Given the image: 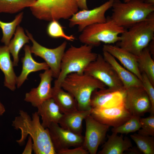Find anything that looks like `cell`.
I'll list each match as a JSON object with an SVG mask.
<instances>
[{"mask_svg":"<svg viewBox=\"0 0 154 154\" xmlns=\"http://www.w3.org/2000/svg\"><path fill=\"white\" fill-rule=\"evenodd\" d=\"M85 120L86 131L82 145L89 153L96 154L110 126L97 121L90 114Z\"/></svg>","mask_w":154,"mask_h":154,"instance_id":"cell-11","label":"cell"},{"mask_svg":"<svg viewBox=\"0 0 154 154\" xmlns=\"http://www.w3.org/2000/svg\"><path fill=\"white\" fill-rule=\"evenodd\" d=\"M92 109L84 111L78 110L63 114L58 124L65 129L77 134L81 135L83 121L91 114Z\"/></svg>","mask_w":154,"mask_h":154,"instance_id":"cell-21","label":"cell"},{"mask_svg":"<svg viewBox=\"0 0 154 154\" xmlns=\"http://www.w3.org/2000/svg\"><path fill=\"white\" fill-rule=\"evenodd\" d=\"M140 118L132 115L130 119L123 124L117 127H113L112 131L117 134H127L138 131L141 128Z\"/></svg>","mask_w":154,"mask_h":154,"instance_id":"cell-30","label":"cell"},{"mask_svg":"<svg viewBox=\"0 0 154 154\" xmlns=\"http://www.w3.org/2000/svg\"><path fill=\"white\" fill-rule=\"evenodd\" d=\"M37 108V112L41 117V124L46 128L52 123H58L63 115L52 98L45 101Z\"/></svg>","mask_w":154,"mask_h":154,"instance_id":"cell-20","label":"cell"},{"mask_svg":"<svg viewBox=\"0 0 154 154\" xmlns=\"http://www.w3.org/2000/svg\"><path fill=\"white\" fill-rule=\"evenodd\" d=\"M48 128L57 154L62 150L82 145L84 137L82 134H77L65 129L56 123H52Z\"/></svg>","mask_w":154,"mask_h":154,"instance_id":"cell-13","label":"cell"},{"mask_svg":"<svg viewBox=\"0 0 154 154\" xmlns=\"http://www.w3.org/2000/svg\"><path fill=\"white\" fill-rule=\"evenodd\" d=\"M103 56L114 68L125 89L133 86H142L141 81L134 74L121 66L111 54L103 51Z\"/></svg>","mask_w":154,"mask_h":154,"instance_id":"cell-22","label":"cell"},{"mask_svg":"<svg viewBox=\"0 0 154 154\" xmlns=\"http://www.w3.org/2000/svg\"><path fill=\"white\" fill-rule=\"evenodd\" d=\"M137 56L138 66L140 72L141 73H144L154 86V61L148 47L144 48Z\"/></svg>","mask_w":154,"mask_h":154,"instance_id":"cell-26","label":"cell"},{"mask_svg":"<svg viewBox=\"0 0 154 154\" xmlns=\"http://www.w3.org/2000/svg\"><path fill=\"white\" fill-rule=\"evenodd\" d=\"M141 74L142 86L148 95L151 103L150 115H154V86L144 73H142Z\"/></svg>","mask_w":154,"mask_h":154,"instance_id":"cell-33","label":"cell"},{"mask_svg":"<svg viewBox=\"0 0 154 154\" xmlns=\"http://www.w3.org/2000/svg\"><path fill=\"white\" fill-rule=\"evenodd\" d=\"M61 87L72 94L76 101L78 110H91L90 102L93 92L106 88L98 80L88 74L73 73L68 75L62 81Z\"/></svg>","mask_w":154,"mask_h":154,"instance_id":"cell-2","label":"cell"},{"mask_svg":"<svg viewBox=\"0 0 154 154\" xmlns=\"http://www.w3.org/2000/svg\"><path fill=\"white\" fill-rule=\"evenodd\" d=\"M145 0H130L122 2L114 0L110 18L119 26L126 29L146 19L154 12V5Z\"/></svg>","mask_w":154,"mask_h":154,"instance_id":"cell-4","label":"cell"},{"mask_svg":"<svg viewBox=\"0 0 154 154\" xmlns=\"http://www.w3.org/2000/svg\"><path fill=\"white\" fill-rule=\"evenodd\" d=\"M8 46H0V69L4 76V85L12 91L16 88V76L13 69Z\"/></svg>","mask_w":154,"mask_h":154,"instance_id":"cell-19","label":"cell"},{"mask_svg":"<svg viewBox=\"0 0 154 154\" xmlns=\"http://www.w3.org/2000/svg\"><path fill=\"white\" fill-rule=\"evenodd\" d=\"M89 153L82 145L76 147L75 148H68L59 151L58 154H88Z\"/></svg>","mask_w":154,"mask_h":154,"instance_id":"cell-34","label":"cell"},{"mask_svg":"<svg viewBox=\"0 0 154 154\" xmlns=\"http://www.w3.org/2000/svg\"><path fill=\"white\" fill-rule=\"evenodd\" d=\"M5 111V107L0 101V117L3 115Z\"/></svg>","mask_w":154,"mask_h":154,"instance_id":"cell-37","label":"cell"},{"mask_svg":"<svg viewBox=\"0 0 154 154\" xmlns=\"http://www.w3.org/2000/svg\"><path fill=\"white\" fill-rule=\"evenodd\" d=\"M26 32L32 43L30 47L31 53L45 60L52 72L53 77L57 79L60 72L61 62L67 46V42H63L55 48H48L37 42L27 30H26Z\"/></svg>","mask_w":154,"mask_h":154,"instance_id":"cell-9","label":"cell"},{"mask_svg":"<svg viewBox=\"0 0 154 154\" xmlns=\"http://www.w3.org/2000/svg\"><path fill=\"white\" fill-rule=\"evenodd\" d=\"M29 8L36 18L49 21L69 19L79 8L77 0H37Z\"/></svg>","mask_w":154,"mask_h":154,"instance_id":"cell-6","label":"cell"},{"mask_svg":"<svg viewBox=\"0 0 154 154\" xmlns=\"http://www.w3.org/2000/svg\"><path fill=\"white\" fill-rule=\"evenodd\" d=\"M145 1L147 3L154 5V0H145Z\"/></svg>","mask_w":154,"mask_h":154,"instance_id":"cell-38","label":"cell"},{"mask_svg":"<svg viewBox=\"0 0 154 154\" xmlns=\"http://www.w3.org/2000/svg\"><path fill=\"white\" fill-rule=\"evenodd\" d=\"M24 13L21 12L16 16L14 19L10 22H5L0 20V27L3 33L1 42L8 46L14 35L16 28L22 21Z\"/></svg>","mask_w":154,"mask_h":154,"instance_id":"cell-28","label":"cell"},{"mask_svg":"<svg viewBox=\"0 0 154 154\" xmlns=\"http://www.w3.org/2000/svg\"><path fill=\"white\" fill-rule=\"evenodd\" d=\"M108 139L103 146L98 154H123V152L132 147L130 139L127 137L124 138L123 134L119 136L112 132L108 135Z\"/></svg>","mask_w":154,"mask_h":154,"instance_id":"cell-23","label":"cell"},{"mask_svg":"<svg viewBox=\"0 0 154 154\" xmlns=\"http://www.w3.org/2000/svg\"><path fill=\"white\" fill-rule=\"evenodd\" d=\"M79 8L81 10L88 9L87 0H77Z\"/></svg>","mask_w":154,"mask_h":154,"instance_id":"cell-36","label":"cell"},{"mask_svg":"<svg viewBox=\"0 0 154 154\" xmlns=\"http://www.w3.org/2000/svg\"><path fill=\"white\" fill-rule=\"evenodd\" d=\"M90 115L99 122L113 127L121 125L132 116L124 105L108 108H92Z\"/></svg>","mask_w":154,"mask_h":154,"instance_id":"cell-14","label":"cell"},{"mask_svg":"<svg viewBox=\"0 0 154 154\" xmlns=\"http://www.w3.org/2000/svg\"><path fill=\"white\" fill-rule=\"evenodd\" d=\"M12 126L16 129L20 130L21 136L17 142L22 145L28 135L32 138L33 151L36 154H56L48 129L44 128L40 121L37 112L31 117L23 110L19 111V115L13 121Z\"/></svg>","mask_w":154,"mask_h":154,"instance_id":"cell-1","label":"cell"},{"mask_svg":"<svg viewBox=\"0 0 154 154\" xmlns=\"http://www.w3.org/2000/svg\"><path fill=\"white\" fill-rule=\"evenodd\" d=\"M33 150V144L31 138L29 136L26 145L23 153V154H31Z\"/></svg>","mask_w":154,"mask_h":154,"instance_id":"cell-35","label":"cell"},{"mask_svg":"<svg viewBox=\"0 0 154 154\" xmlns=\"http://www.w3.org/2000/svg\"><path fill=\"white\" fill-rule=\"evenodd\" d=\"M119 36L117 45L138 56L154 39V13L132 25Z\"/></svg>","mask_w":154,"mask_h":154,"instance_id":"cell-3","label":"cell"},{"mask_svg":"<svg viewBox=\"0 0 154 154\" xmlns=\"http://www.w3.org/2000/svg\"><path fill=\"white\" fill-rule=\"evenodd\" d=\"M130 0H124V2H127L128 1H130Z\"/></svg>","mask_w":154,"mask_h":154,"instance_id":"cell-39","label":"cell"},{"mask_svg":"<svg viewBox=\"0 0 154 154\" xmlns=\"http://www.w3.org/2000/svg\"><path fill=\"white\" fill-rule=\"evenodd\" d=\"M93 47L84 44L79 47L71 45L65 51L60 65V71L55 81L54 86L61 87V84L68 74H82L87 66L96 58L98 54L92 51Z\"/></svg>","mask_w":154,"mask_h":154,"instance_id":"cell-5","label":"cell"},{"mask_svg":"<svg viewBox=\"0 0 154 154\" xmlns=\"http://www.w3.org/2000/svg\"><path fill=\"white\" fill-rule=\"evenodd\" d=\"M130 137L136 144L139 150L144 154H154L153 136L134 133Z\"/></svg>","mask_w":154,"mask_h":154,"instance_id":"cell-29","label":"cell"},{"mask_svg":"<svg viewBox=\"0 0 154 154\" xmlns=\"http://www.w3.org/2000/svg\"><path fill=\"white\" fill-rule=\"evenodd\" d=\"M124 105L132 115L140 117L150 112L151 103L143 86H133L125 89Z\"/></svg>","mask_w":154,"mask_h":154,"instance_id":"cell-12","label":"cell"},{"mask_svg":"<svg viewBox=\"0 0 154 154\" xmlns=\"http://www.w3.org/2000/svg\"><path fill=\"white\" fill-rule=\"evenodd\" d=\"M125 90H117L106 88L94 91L91 95L92 108H108L124 106Z\"/></svg>","mask_w":154,"mask_h":154,"instance_id":"cell-15","label":"cell"},{"mask_svg":"<svg viewBox=\"0 0 154 154\" xmlns=\"http://www.w3.org/2000/svg\"><path fill=\"white\" fill-rule=\"evenodd\" d=\"M37 0H0V13L11 14L30 7Z\"/></svg>","mask_w":154,"mask_h":154,"instance_id":"cell-27","label":"cell"},{"mask_svg":"<svg viewBox=\"0 0 154 154\" xmlns=\"http://www.w3.org/2000/svg\"><path fill=\"white\" fill-rule=\"evenodd\" d=\"M103 51H106L117 59L127 70L141 81L142 74L138 66V56L117 45L105 44Z\"/></svg>","mask_w":154,"mask_h":154,"instance_id":"cell-17","label":"cell"},{"mask_svg":"<svg viewBox=\"0 0 154 154\" xmlns=\"http://www.w3.org/2000/svg\"><path fill=\"white\" fill-rule=\"evenodd\" d=\"M84 73L98 80L109 89L120 91L125 90L114 68L100 54L87 66Z\"/></svg>","mask_w":154,"mask_h":154,"instance_id":"cell-8","label":"cell"},{"mask_svg":"<svg viewBox=\"0 0 154 154\" xmlns=\"http://www.w3.org/2000/svg\"><path fill=\"white\" fill-rule=\"evenodd\" d=\"M52 98L63 114L78 110L77 103L74 98L61 87L52 88Z\"/></svg>","mask_w":154,"mask_h":154,"instance_id":"cell-24","label":"cell"},{"mask_svg":"<svg viewBox=\"0 0 154 154\" xmlns=\"http://www.w3.org/2000/svg\"><path fill=\"white\" fill-rule=\"evenodd\" d=\"M39 76L40 81L38 86L27 93L24 99L25 101L36 108L52 97L51 82L53 76L52 71L49 68L46 70L39 74Z\"/></svg>","mask_w":154,"mask_h":154,"instance_id":"cell-16","label":"cell"},{"mask_svg":"<svg viewBox=\"0 0 154 154\" xmlns=\"http://www.w3.org/2000/svg\"><path fill=\"white\" fill-rule=\"evenodd\" d=\"M58 21L53 20L50 21L46 28L48 35L52 38H62L70 41H74L75 39V37L72 35H66L63 27Z\"/></svg>","mask_w":154,"mask_h":154,"instance_id":"cell-31","label":"cell"},{"mask_svg":"<svg viewBox=\"0 0 154 154\" xmlns=\"http://www.w3.org/2000/svg\"><path fill=\"white\" fill-rule=\"evenodd\" d=\"M30 39L26 35L23 28L18 26L14 34V37L8 45L10 53L13 58L14 66L18 65L19 61V54L22 47L29 42Z\"/></svg>","mask_w":154,"mask_h":154,"instance_id":"cell-25","label":"cell"},{"mask_svg":"<svg viewBox=\"0 0 154 154\" xmlns=\"http://www.w3.org/2000/svg\"><path fill=\"white\" fill-rule=\"evenodd\" d=\"M141 128L138 133L144 135L154 136V115L146 118H140Z\"/></svg>","mask_w":154,"mask_h":154,"instance_id":"cell-32","label":"cell"},{"mask_svg":"<svg viewBox=\"0 0 154 154\" xmlns=\"http://www.w3.org/2000/svg\"><path fill=\"white\" fill-rule=\"evenodd\" d=\"M23 49L25 54L24 56L21 58L22 70L17 79L16 85L18 88H20L27 79L28 76L30 73L49 68V66L45 62L39 63L33 59L29 45H25Z\"/></svg>","mask_w":154,"mask_h":154,"instance_id":"cell-18","label":"cell"},{"mask_svg":"<svg viewBox=\"0 0 154 154\" xmlns=\"http://www.w3.org/2000/svg\"><path fill=\"white\" fill-rule=\"evenodd\" d=\"M114 0H109L92 9L81 10L78 11L69 19V27L77 25L78 31L80 32L88 26L105 22L107 20L105 14L112 8Z\"/></svg>","mask_w":154,"mask_h":154,"instance_id":"cell-10","label":"cell"},{"mask_svg":"<svg viewBox=\"0 0 154 154\" xmlns=\"http://www.w3.org/2000/svg\"><path fill=\"white\" fill-rule=\"evenodd\" d=\"M126 29L118 25L110 17L105 22L96 23L86 27L79 35L80 41L84 44L98 46L103 42L112 44L117 42L119 35Z\"/></svg>","mask_w":154,"mask_h":154,"instance_id":"cell-7","label":"cell"}]
</instances>
